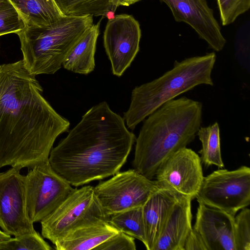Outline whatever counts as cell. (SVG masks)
I'll list each match as a JSON object with an SVG mask.
<instances>
[{"instance_id":"obj_1","label":"cell","mask_w":250,"mask_h":250,"mask_svg":"<svg viewBox=\"0 0 250 250\" xmlns=\"http://www.w3.org/2000/svg\"><path fill=\"white\" fill-rule=\"evenodd\" d=\"M42 88L22 60L0 65V169L31 168L48 160L69 121L42 95Z\"/></svg>"},{"instance_id":"obj_2","label":"cell","mask_w":250,"mask_h":250,"mask_svg":"<svg viewBox=\"0 0 250 250\" xmlns=\"http://www.w3.org/2000/svg\"><path fill=\"white\" fill-rule=\"evenodd\" d=\"M136 137L106 102L91 107L50 151L55 171L79 187L113 176L127 160Z\"/></svg>"},{"instance_id":"obj_3","label":"cell","mask_w":250,"mask_h":250,"mask_svg":"<svg viewBox=\"0 0 250 250\" xmlns=\"http://www.w3.org/2000/svg\"><path fill=\"white\" fill-rule=\"evenodd\" d=\"M202 104L186 97L166 102L145 119L132 166L149 179L170 155L191 143L201 127Z\"/></svg>"},{"instance_id":"obj_4","label":"cell","mask_w":250,"mask_h":250,"mask_svg":"<svg viewBox=\"0 0 250 250\" xmlns=\"http://www.w3.org/2000/svg\"><path fill=\"white\" fill-rule=\"evenodd\" d=\"M216 59L215 53L211 52L175 61L173 67L160 77L136 86L129 108L124 113L127 128L134 130L163 104L197 85H213L211 73Z\"/></svg>"},{"instance_id":"obj_5","label":"cell","mask_w":250,"mask_h":250,"mask_svg":"<svg viewBox=\"0 0 250 250\" xmlns=\"http://www.w3.org/2000/svg\"><path fill=\"white\" fill-rule=\"evenodd\" d=\"M93 24L91 16L64 15L50 24L25 26L18 35L26 69L35 76L53 74L72 48Z\"/></svg>"},{"instance_id":"obj_6","label":"cell","mask_w":250,"mask_h":250,"mask_svg":"<svg viewBox=\"0 0 250 250\" xmlns=\"http://www.w3.org/2000/svg\"><path fill=\"white\" fill-rule=\"evenodd\" d=\"M94 191L88 185L75 188L48 216L41 221L42 236L53 244L78 228L109 221Z\"/></svg>"},{"instance_id":"obj_7","label":"cell","mask_w":250,"mask_h":250,"mask_svg":"<svg viewBox=\"0 0 250 250\" xmlns=\"http://www.w3.org/2000/svg\"><path fill=\"white\" fill-rule=\"evenodd\" d=\"M195 198L198 203L235 216L250 204V168L242 166L232 170L213 171L204 177Z\"/></svg>"},{"instance_id":"obj_8","label":"cell","mask_w":250,"mask_h":250,"mask_svg":"<svg viewBox=\"0 0 250 250\" xmlns=\"http://www.w3.org/2000/svg\"><path fill=\"white\" fill-rule=\"evenodd\" d=\"M23 185L27 213L33 223L51 214L75 189L55 171L48 160L30 168L23 176Z\"/></svg>"},{"instance_id":"obj_9","label":"cell","mask_w":250,"mask_h":250,"mask_svg":"<svg viewBox=\"0 0 250 250\" xmlns=\"http://www.w3.org/2000/svg\"><path fill=\"white\" fill-rule=\"evenodd\" d=\"M158 187L156 180L130 169L118 172L110 179L99 183L94 189L103 209L110 216L143 206Z\"/></svg>"},{"instance_id":"obj_10","label":"cell","mask_w":250,"mask_h":250,"mask_svg":"<svg viewBox=\"0 0 250 250\" xmlns=\"http://www.w3.org/2000/svg\"><path fill=\"white\" fill-rule=\"evenodd\" d=\"M21 169L0 173V228L14 237L36 231L27 211Z\"/></svg>"},{"instance_id":"obj_11","label":"cell","mask_w":250,"mask_h":250,"mask_svg":"<svg viewBox=\"0 0 250 250\" xmlns=\"http://www.w3.org/2000/svg\"><path fill=\"white\" fill-rule=\"evenodd\" d=\"M141 30L131 15L123 14L110 18L104 33V45L113 75L121 77L140 49Z\"/></svg>"},{"instance_id":"obj_12","label":"cell","mask_w":250,"mask_h":250,"mask_svg":"<svg viewBox=\"0 0 250 250\" xmlns=\"http://www.w3.org/2000/svg\"><path fill=\"white\" fill-rule=\"evenodd\" d=\"M202 164L197 153L190 148L183 147L162 163L155 175L156 181L159 186L193 200L204 177Z\"/></svg>"},{"instance_id":"obj_13","label":"cell","mask_w":250,"mask_h":250,"mask_svg":"<svg viewBox=\"0 0 250 250\" xmlns=\"http://www.w3.org/2000/svg\"><path fill=\"white\" fill-rule=\"evenodd\" d=\"M160 1L169 7L176 21L190 25L211 49L219 52L224 48L226 40L207 0Z\"/></svg>"},{"instance_id":"obj_14","label":"cell","mask_w":250,"mask_h":250,"mask_svg":"<svg viewBox=\"0 0 250 250\" xmlns=\"http://www.w3.org/2000/svg\"><path fill=\"white\" fill-rule=\"evenodd\" d=\"M192 227L201 235L208 250H236L234 216L198 203Z\"/></svg>"},{"instance_id":"obj_15","label":"cell","mask_w":250,"mask_h":250,"mask_svg":"<svg viewBox=\"0 0 250 250\" xmlns=\"http://www.w3.org/2000/svg\"><path fill=\"white\" fill-rule=\"evenodd\" d=\"M183 196L170 188L159 185L143 205L146 250H152L172 208Z\"/></svg>"},{"instance_id":"obj_16","label":"cell","mask_w":250,"mask_h":250,"mask_svg":"<svg viewBox=\"0 0 250 250\" xmlns=\"http://www.w3.org/2000/svg\"><path fill=\"white\" fill-rule=\"evenodd\" d=\"M183 196L173 206L152 250H184L192 228L191 201Z\"/></svg>"},{"instance_id":"obj_17","label":"cell","mask_w":250,"mask_h":250,"mask_svg":"<svg viewBox=\"0 0 250 250\" xmlns=\"http://www.w3.org/2000/svg\"><path fill=\"white\" fill-rule=\"evenodd\" d=\"M119 231L107 221L84 226L69 232L54 245L57 250H90Z\"/></svg>"},{"instance_id":"obj_18","label":"cell","mask_w":250,"mask_h":250,"mask_svg":"<svg viewBox=\"0 0 250 250\" xmlns=\"http://www.w3.org/2000/svg\"><path fill=\"white\" fill-rule=\"evenodd\" d=\"M101 20L83 35L65 57L62 67L72 72L87 75L95 67V54Z\"/></svg>"},{"instance_id":"obj_19","label":"cell","mask_w":250,"mask_h":250,"mask_svg":"<svg viewBox=\"0 0 250 250\" xmlns=\"http://www.w3.org/2000/svg\"><path fill=\"white\" fill-rule=\"evenodd\" d=\"M16 9L25 26L50 24L64 16L55 0H7Z\"/></svg>"},{"instance_id":"obj_20","label":"cell","mask_w":250,"mask_h":250,"mask_svg":"<svg viewBox=\"0 0 250 250\" xmlns=\"http://www.w3.org/2000/svg\"><path fill=\"white\" fill-rule=\"evenodd\" d=\"M64 15L107 16L119 6V0H55Z\"/></svg>"},{"instance_id":"obj_21","label":"cell","mask_w":250,"mask_h":250,"mask_svg":"<svg viewBox=\"0 0 250 250\" xmlns=\"http://www.w3.org/2000/svg\"><path fill=\"white\" fill-rule=\"evenodd\" d=\"M197 135L202 144L199 151L202 163L206 167L215 166L219 168H224L219 124L215 122L208 126H201Z\"/></svg>"},{"instance_id":"obj_22","label":"cell","mask_w":250,"mask_h":250,"mask_svg":"<svg viewBox=\"0 0 250 250\" xmlns=\"http://www.w3.org/2000/svg\"><path fill=\"white\" fill-rule=\"evenodd\" d=\"M108 222L119 231L141 241L146 245V236L142 206L112 214Z\"/></svg>"},{"instance_id":"obj_23","label":"cell","mask_w":250,"mask_h":250,"mask_svg":"<svg viewBox=\"0 0 250 250\" xmlns=\"http://www.w3.org/2000/svg\"><path fill=\"white\" fill-rule=\"evenodd\" d=\"M53 248L37 231L0 242V250H51Z\"/></svg>"},{"instance_id":"obj_24","label":"cell","mask_w":250,"mask_h":250,"mask_svg":"<svg viewBox=\"0 0 250 250\" xmlns=\"http://www.w3.org/2000/svg\"><path fill=\"white\" fill-rule=\"evenodd\" d=\"M25 27L14 7L7 0L0 1V36L12 33L17 34Z\"/></svg>"},{"instance_id":"obj_25","label":"cell","mask_w":250,"mask_h":250,"mask_svg":"<svg viewBox=\"0 0 250 250\" xmlns=\"http://www.w3.org/2000/svg\"><path fill=\"white\" fill-rule=\"evenodd\" d=\"M234 216L236 250H250V209L245 208Z\"/></svg>"},{"instance_id":"obj_26","label":"cell","mask_w":250,"mask_h":250,"mask_svg":"<svg viewBox=\"0 0 250 250\" xmlns=\"http://www.w3.org/2000/svg\"><path fill=\"white\" fill-rule=\"evenodd\" d=\"M216 1L224 26L232 23L250 7V0H216Z\"/></svg>"},{"instance_id":"obj_27","label":"cell","mask_w":250,"mask_h":250,"mask_svg":"<svg viewBox=\"0 0 250 250\" xmlns=\"http://www.w3.org/2000/svg\"><path fill=\"white\" fill-rule=\"evenodd\" d=\"M136 249L134 238L119 231L95 248L94 250H135Z\"/></svg>"},{"instance_id":"obj_28","label":"cell","mask_w":250,"mask_h":250,"mask_svg":"<svg viewBox=\"0 0 250 250\" xmlns=\"http://www.w3.org/2000/svg\"><path fill=\"white\" fill-rule=\"evenodd\" d=\"M184 250H208L201 235L193 227L186 239Z\"/></svg>"},{"instance_id":"obj_29","label":"cell","mask_w":250,"mask_h":250,"mask_svg":"<svg viewBox=\"0 0 250 250\" xmlns=\"http://www.w3.org/2000/svg\"><path fill=\"white\" fill-rule=\"evenodd\" d=\"M142 0H119V6H128Z\"/></svg>"},{"instance_id":"obj_30","label":"cell","mask_w":250,"mask_h":250,"mask_svg":"<svg viewBox=\"0 0 250 250\" xmlns=\"http://www.w3.org/2000/svg\"><path fill=\"white\" fill-rule=\"evenodd\" d=\"M11 238V235L2 230H0V242L9 240Z\"/></svg>"},{"instance_id":"obj_31","label":"cell","mask_w":250,"mask_h":250,"mask_svg":"<svg viewBox=\"0 0 250 250\" xmlns=\"http://www.w3.org/2000/svg\"><path fill=\"white\" fill-rule=\"evenodd\" d=\"M1 0H0V1H1Z\"/></svg>"}]
</instances>
